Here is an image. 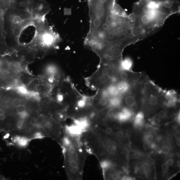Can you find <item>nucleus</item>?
I'll return each instance as SVG.
<instances>
[{
	"mask_svg": "<svg viewBox=\"0 0 180 180\" xmlns=\"http://www.w3.org/2000/svg\"><path fill=\"white\" fill-rule=\"evenodd\" d=\"M6 116L4 114H0V121H3L5 119Z\"/></svg>",
	"mask_w": 180,
	"mask_h": 180,
	"instance_id": "nucleus-24",
	"label": "nucleus"
},
{
	"mask_svg": "<svg viewBox=\"0 0 180 180\" xmlns=\"http://www.w3.org/2000/svg\"><path fill=\"white\" fill-rule=\"evenodd\" d=\"M124 132L121 131H118L117 133V135L118 138H121L124 135Z\"/></svg>",
	"mask_w": 180,
	"mask_h": 180,
	"instance_id": "nucleus-18",
	"label": "nucleus"
},
{
	"mask_svg": "<svg viewBox=\"0 0 180 180\" xmlns=\"http://www.w3.org/2000/svg\"><path fill=\"white\" fill-rule=\"evenodd\" d=\"M168 165L167 163H164L162 165V168H163V170H166L168 168Z\"/></svg>",
	"mask_w": 180,
	"mask_h": 180,
	"instance_id": "nucleus-27",
	"label": "nucleus"
},
{
	"mask_svg": "<svg viewBox=\"0 0 180 180\" xmlns=\"http://www.w3.org/2000/svg\"><path fill=\"white\" fill-rule=\"evenodd\" d=\"M175 138L176 139H180V132L178 131L175 133Z\"/></svg>",
	"mask_w": 180,
	"mask_h": 180,
	"instance_id": "nucleus-28",
	"label": "nucleus"
},
{
	"mask_svg": "<svg viewBox=\"0 0 180 180\" xmlns=\"http://www.w3.org/2000/svg\"><path fill=\"white\" fill-rule=\"evenodd\" d=\"M18 68H19V66H18V65L17 63H10L9 64V69L12 71L16 70Z\"/></svg>",
	"mask_w": 180,
	"mask_h": 180,
	"instance_id": "nucleus-10",
	"label": "nucleus"
},
{
	"mask_svg": "<svg viewBox=\"0 0 180 180\" xmlns=\"http://www.w3.org/2000/svg\"><path fill=\"white\" fill-rule=\"evenodd\" d=\"M141 168L143 172L144 173H147L149 171L150 166L148 163H145L142 164Z\"/></svg>",
	"mask_w": 180,
	"mask_h": 180,
	"instance_id": "nucleus-9",
	"label": "nucleus"
},
{
	"mask_svg": "<svg viewBox=\"0 0 180 180\" xmlns=\"http://www.w3.org/2000/svg\"><path fill=\"white\" fill-rule=\"evenodd\" d=\"M39 96L37 93L32 92V94L30 99L32 102H35L38 100Z\"/></svg>",
	"mask_w": 180,
	"mask_h": 180,
	"instance_id": "nucleus-12",
	"label": "nucleus"
},
{
	"mask_svg": "<svg viewBox=\"0 0 180 180\" xmlns=\"http://www.w3.org/2000/svg\"><path fill=\"white\" fill-rule=\"evenodd\" d=\"M111 178L113 180H116L118 178L119 176L116 173H114L110 176Z\"/></svg>",
	"mask_w": 180,
	"mask_h": 180,
	"instance_id": "nucleus-20",
	"label": "nucleus"
},
{
	"mask_svg": "<svg viewBox=\"0 0 180 180\" xmlns=\"http://www.w3.org/2000/svg\"><path fill=\"white\" fill-rule=\"evenodd\" d=\"M160 117L158 114H156L155 115L154 117V119L156 121L159 120L160 119Z\"/></svg>",
	"mask_w": 180,
	"mask_h": 180,
	"instance_id": "nucleus-25",
	"label": "nucleus"
},
{
	"mask_svg": "<svg viewBox=\"0 0 180 180\" xmlns=\"http://www.w3.org/2000/svg\"><path fill=\"white\" fill-rule=\"evenodd\" d=\"M149 144L148 142H145L143 144V147L145 149H148L149 148Z\"/></svg>",
	"mask_w": 180,
	"mask_h": 180,
	"instance_id": "nucleus-21",
	"label": "nucleus"
},
{
	"mask_svg": "<svg viewBox=\"0 0 180 180\" xmlns=\"http://www.w3.org/2000/svg\"><path fill=\"white\" fill-rule=\"evenodd\" d=\"M159 115L161 117H165L166 115V113L164 110H161L159 112Z\"/></svg>",
	"mask_w": 180,
	"mask_h": 180,
	"instance_id": "nucleus-22",
	"label": "nucleus"
},
{
	"mask_svg": "<svg viewBox=\"0 0 180 180\" xmlns=\"http://www.w3.org/2000/svg\"><path fill=\"white\" fill-rule=\"evenodd\" d=\"M173 160L172 159H169L168 160L167 162V164L169 165H170V166H171L173 164Z\"/></svg>",
	"mask_w": 180,
	"mask_h": 180,
	"instance_id": "nucleus-26",
	"label": "nucleus"
},
{
	"mask_svg": "<svg viewBox=\"0 0 180 180\" xmlns=\"http://www.w3.org/2000/svg\"><path fill=\"white\" fill-rule=\"evenodd\" d=\"M134 156L135 159H139L141 156V154L139 152H136L134 153Z\"/></svg>",
	"mask_w": 180,
	"mask_h": 180,
	"instance_id": "nucleus-19",
	"label": "nucleus"
},
{
	"mask_svg": "<svg viewBox=\"0 0 180 180\" xmlns=\"http://www.w3.org/2000/svg\"><path fill=\"white\" fill-rule=\"evenodd\" d=\"M86 82L90 88L98 91L116 85L118 80L113 67L107 65L100 64L98 69L87 78Z\"/></svg>",
	"mask_w": 180,
	"mask_h": 180,
	"instance_id": "nucleus-2",
	"label": "nucleus"
},
{
	"mask_svg": "<svg viewBox=\"0 0 180 180\" xmlns=\"http://www.w3.org/2000/svg\"><path fill=\"white\" fill-rule=\"evenodd\" d=\"M144 115L142 112H139L136 115L135 120V124L136 125L142 124L143 120Z\"/></svg>",
	"mask_w": 180,
	"mask_h": 180,
	"instance_id": "nucleus-7",
	"label": "nucleus"
},
{
	"mask_svg": "<svg viewBox=\"0 0 180 180\" xmlns=\"http://www.w3.org/2000/svg\"><path fill=\"white\" fill-rule=\"evenodd\" d=\"M17 90L20 93L25 95L27 92V89L23 86H20L17 88Z\"/></svg>",
	"mask_w": 180,
	"mask_h": 180,
	"instance_id": "nucleus-15",
	"label": "nucleus"
},
{
	"mask_svg": "<svg viewBox=\"0 0 180 180\" xmlns=\"http://www.w3.org/2000/svg\"><path fill=\"white\" fill-rule=\"evenodd\" d=\"M7 3L10 8L24 10H33L41 15L46 14L50 10L45 0H7Z\"/></svg>",
	"mask_w": 180,
	"mask_h": 180,
	"instance_id": "nucleus-3",
	"label": "nucleus"
},
{
	"mask_svg": "<svg viewBox=\"0 0 180 180\" xmlns=\"http://www.w3.org/2000/svg\"><path fill=\"white\" fill-rule=\"evenodd\" d=\"M1 62H0V65H1Z\"/></svg>",
	"mask_w": 180,
	"mask_h": 180,
	"instance_id": "nucleus-30",
	"label": "nucleus"
},
{
	"mask_svg": "<svg viewBox=\"0 0 180 180\" xmlns=\"http://www.w3.org/2000/svg\"><path fill=\"white\" fill-rule=\"evenodd\" d=\"M132 63L131 59H127L123 60L121 64V67L124 70H131Z\"/></svg>",
	"mask_w": 180,
	"mask_h": 180,
	"instance_id": "nucleus-6",
	"label": "nucleus"
},
{
	"mask_svg": "<svg viewBox=\"0 0 180 180\" xmlns=\"http://www.w3.org/2000/svg\"><path fill=\"white\" fill-rule=\"evenodd\" d=\"M31 139L23 136H17L15 138V142L17 146L22 148L27 147Z\"/></svg>",
	"mask_w": 180,
	"mask_h": 180,
	"instance_id": "nucleus-4",
	"label": "nucleus"
},
{
	"mask_svg": "<svg viewBox=\"0 0 180 180\" xmlns=\"http://www.w3.org/2000/svg\"><path fill=\"white\" fill-rule=\"evenodd\" d=\"M26 107L22 105H21L16 107V110L19 114L23 113L26 111Z\"/></svg>",
	"mask_w": 180,
	"mask_h": 180,
	"instance_id": "nucleus-13",
	"label": "nucleus"
},
{
	"mask_svg": "<svg viewBox=\"0 0 180 180\" xmlns=\"http://www.w3.org/2000/svg\"><path fill=\"white\" fill-rule=\"evenodd\" d=\"M153 139V136L151 135H149L147 136L146 138V141L149 142H152Z\"/></svg>",
	"mask_w": 180,
	"mask_h": 180,
	"instance_id": "nucleus-17",
	"label": "nucleus"
},
{
	"mask_svg": "<svg viewBox=\"0 0 180 180\" xmlns=\"http://www.w3.org/2000/svg\"><path fill=\"white\" fill-rule=\"evenodd\" d=\"M42 133L40 131H37L34 133L33 135V137L32 139H41L44 138L45 135Z\"/></svg>",
	"mask_w": 180,
	"mask_h": 180,
	"instance_id": "nucleus-8",
	"label": "nucleus"
},
{
	"mask_svg": "<svg viewBox=\"0 0 180 180\" xmlns=\"http://www.w3.org/2000/svg\"><path fill=\"white\" fill-rule=\"evenodd\" d=\"M13 105L16 107H17L21 105V101L19 99L16 98L13 100L12 102Z\"/></svg>",
	"mask_w": 180,
	"mask_h": 180,
	"instance_id": "nucleus-11",
	"label": "nucleus"
},
{
	"mask_svg": "<svg viewBox=\"0 0 180 180\" xmlns=\"http://www.w3.org/2000/svg\"><path fill=\"white\" fill-rule=\"evenodd\" d=\"M1 70H0V74H1Z\"/></svg>",
	"mask_w": 180,
	"mask_h": 180,
	"instance_id": "nucleus-31",
	"label": "nucleus"
},
{
	"mask_svg": "<svg viewBox=\"0 0 180 180\" xmlns=\"http://www.w3.org/2000/svg\"><path fill=\"white\" fill-rule=\"evenodd\" d=\"M19 115L20 118L23 120L26 119L29 116L28 113L26 111L23 113L19 114Z\"/></svg>",
	"mask_w": 180,
	"mask_h": 180,
	"instance_id": "nucleus-14",
	"label": "nucleus"
},
{
	"mask_svg": "<svg viewBox=\"0 0 180 180\" xmlns=\"http://www.w3.org/2000/svg\"><path fill=\"white\" fill-rule=\"evenodd\" d=\"M65 166L68 179H82L86 155L76 140L71 138L69 145L63 146Z\"/></svg>",
	"mask_w": 180,
	"mask_h": 180,
	"instance_id": "nucleus-1",
	"label": "nucleus"
},
{
	"mask_svg": "<svg viewBox=\"0 0 180 180\" xmlns=\"http://www.w3.org/2000/svg\"><path fill=\"white\" fill-rule=\"evenodd\" d=\"M162 152L164 153H168L170 151V149L167 146H164L161 149Z\"/></svg>",
	"mask_w": 180,
	"mask_h": 180,
	"instance_id": "nucleus-16",
	"label": "nucleus"
},
{
	"mask_svg": "<svg viewBox=\"0 0 180 180\" xmlns=\"http://www.w3.org/2000/svg\"><path fill=\"white\" fill-rule=\"evenodd\" d=\"M176 144H177V145L179 146H180V139H177V141H176Z\"/></svg>",
	"mask_w": 180,
	"mask_h": 180,
	"instance_id": "nucleus-29",
	"label": "nucleus"
},
{
	"mask_svg": "<svg viewBox=\"0 0 180 180\" xmlns=\"http://www.w3.org/2000/svg\"><path fill=\"white\" fill-rule=\"evenodd\" d=\"M16 128L18 131H23L27 130V122L24 120H21L17 122L16 125Z\"/></svg>",
	"mask_w": 180,
	"mask_h": 180,
	"instance_id": "nucleus-5",
	"label": "nucleus"
},
{
	"mask_svg": "<svg viewBox=\"0 0 180 180\" xmlns=\"http://www.w3.org/2000/svg\"><path fill=\"white\" fill-rule=\"evenodd\" d=\"M32 94V92H27L25 94V96L27 99H30Z\"/></svg>",
	"mask_w": 180,
	"mask_h": 180,
	"instance_id": "nucleus-23",
	"label": "nucleus"
}]
</instances>
